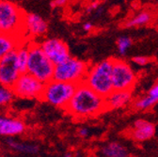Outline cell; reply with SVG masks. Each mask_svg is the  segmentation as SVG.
I'll use <instances>...</instances> for the list:
<instances>
[{
    "label": "cell",
    "mask_w": 158,
    "mask_h": 157,
    "mask_svg": "<svg viewBox=\"0 0 158 157\" xmlns=\"http://www.w3.org/2000/svg\"><path fill=\"white\" fill-rule=\"evenodd\" d=\"M74 119L84 120L97 117L106 111L105 98L86 84L77 85L74 95L64 109Z\"/></svg>",
    "instance_id": "obj_1"
},
{
    "label": "cell",
    "mask_w": 158,
    "mask_h": 157,
    "mask_svg": "<svg viewBox=\"0 0 158 157\" xmlns=\"http://www.w3.org/2000/svg\"><path fill=\"white\" fill-rule=\"evenodd\" d=\"M112 68L113 57L90 65L83 83L106 98L114 90L112 83Z\"/></svg>",
    "instance_id": "obj_2"
},
{
    "label": "cell",
    "mask_w": 158,
    "mask_h": 157,
    "mask_svg": "<svg viewBox=\"0 0 158 157\" xmlns=\"http://www.w3.org/2000/svg\"><path fill=\"white\" fill-rule=\"evenodd\" d=\"M28 62L27 72L34 76L39 81L47 84L54 79L55 65L45 56L40 43L37 42H28Z\"/></svg>",
    "instance_id": "obj_3"
},
{
    "label": "cell",
    "mask_w": 158,
    "mask_h": 157,
    "mask_svg": "<svg viewBox=\"0 0 158 157\" xmlns=\"http://www.w3.org/2000/svg\"><path fill=\"white\" fill-rule=\"evenodd\" d=\"M26 12L16 3L0 0V32L23 40Z\"/></svg>",
    "instance_id": "obj_4"
},
{
    "label": "cell",
    "mask_w": 158,
    "mask_h": 157,
    "mask_svg": "<svg viewBox=\"0 0 158 157\" xmlns=\"http://www.w3.org/2000/svg\"><path fill=\"white\" fill-rule=\"evenodd\" d=\"M89 65L79 58L71 56L64 62L56 65L54 80L79 85L84 82Z\"/></svg>",
    "instance_id": "obj_5"
},
{
    "label": "cell",
    "mask_w": 158,
    "mask_h": 157,
    "mask_svg": "<svg viewBox=\"0 0 158 157\" xmlns=\"http://www.w3.org/2000/svg\"><path fill=\"white\" fill-rule=\"evenodd\" d=\"M77 85L52 80L44 85L42 95V101L56 106L65 109L76 90Z\"/></svg>",
    "instance_id": "obj_6"
},
{
    "label": "cell",
    "mask_w": 158,
    "mask_h": 157,
    "mask_svg": "<svg viewBox=\"0 0 158 157\" xmlns=\"http://www.w3.org/2000/svg\"><path fill=\"white\" fill-rule=\"evenodd\" d=\"M136 82V73L124 60L113 57L112 83L114 90L132 91Z\"/></svg>",
    "instance_id": "obj_7"
},
{
    "label": "cell",
    "mask_w": 158,
    "mask_h": 157,
    "mask_svg": "<svg viewBox=\"0 0 158 157\" xmlns=\"http://www.w3.org/2000/svg\"><path fill=\"white\" fill-rule=\"evenodd\" d=\"M44 85L27 72L22 73L12 87L15 97L20 99H42Z\"/></svg>",
    "instance_id": "obj_8"
},
{
    "label": "cell",
    "mask_w": 158,
    "mask_h": 157,
    "mask_svg": "<svg viewBox=\"0 0 158 157\" xmlns=\"http://www.w3.org/2000/svg\"><path fill=\"white\" fill-rule=\"evenodd\" d=\"M39 43L45 56L55 66L64 62L71 57L69 46L61 39L46 38Z\"/></svg>",
    "instance_id": "obj_9"
},
{
    "label": "cell",
    "mask_w": 158,
    "mask_h": 157,
    "mask_svg": "<svg viewBox=\"0 0 158 157\" xmlns=\"http://www.w3.org/2000/svg\"><path fill=\"white\" fill-rule=\"evenodd\" d=\"M21 74L17 64L16 51L14 50L0 60V85L12 88Z\"/></svg>",
    "instance_id": "obj_10"
},
{
    "label": "cell",
    "mask_w": 158,
    "mask_h": 157,
    "mask_svg": "<svg viewBox=\"0 0 158 157\" xmlns=\"http://www.w3.org/2000/svg\"><path fill=\"white\" fill-rule=\"evenodd\" d=\"M27 130V125L21 118L9 115L0 114V135L13 137L23 134Z\"/></svg>",
    "instance_id": "obj_11"
},
{
    "label": "cell",
    "mask_w": 158,
    "mask_h": 157,
    "mask_svg": "<svg viewBox=\"0 0 158 157\" xmlns=\"http://www.w3.org/2000/svg\"><path fill=\"white\" fill-rule=\"evenodd\" d=\"M48 30V24L44 19L37 13L26 12L24 19L25 36L28 35L33 38L44 37Z\"/></svg>",
    "instance_id": "obj_12"
},
{
    "label": "cell",
    "mask_w": 158,
    "mask_h": 157,
    "mask_svg": "<svg viewBox=\"0 0 158 157\" xmlns=\"http://www.w3.org/2000/svg\"><path fill=\"white\" fill-rule=\"evenodd\" d=\"M154 134L155 125L149 121L139 119L134 122V125L128 134L135 141L143 142L151 139Z\"/></svg>",
    "instance_id": "obj_13"
},
{
    "label": "cell",
    "mask_w": 158,
    "mask_h": 157,
    "mask_svg": "<svg viewBox=\"0 0 158 157\" xmlns=\"http://www.w3.org/2000/svg\"><path fill=\"white\" fill-rule=\"evenodd\" d=\"M132 91L113 90L108 96L105 98L106 111L122 108L131 102Z\"/></svg>",
    "instance_id": "obj_14"
},
{
    "label": "cell",
    "mask_w": 158,
    "mask_h": 157,
    "mask_svg": "<svg viewBox=\"0 0 158 157\" xmlns=\"http://www.w3.org/2000/svg\"><path fill=\"white\" fill-rule=\"evenodd\" d=\"M158 103V83L153 85L148 93L134 102L133 106L136 110H147Z\"/></svg>",
    "instance_id": "obj_15"
},
{
    "label": "cell",
    "mask_w": 158,
    "mask_h": 157,
    "mask_svg": "<svg viewBox=\"0 0 158 157\" xmlns=\"http://www.w3.org/2000/svg\"><path fill=\"white\" fill-rule=\"evenodd\" d=\"M23 43L20 38L0 33V60L9 53L16 50V48Z\"/></svg>",
    "instance_id": "obj_16"
},
{
    "label": "cell",
    "mask_w": 158,
    "mask_h": 157,
    "mask_svg": "<svg viewBox=\"0 0 158 157\" xmlns=\"http://www.w3.org/2000/svg\"><path fill=\"white\" fill-rule=\"evenodd\" d=\"M105 157H128L129 151L126 147L118 142H110L102 148Z\"/></svg>",
    "instance_id": "obj_17"
},
{
    "label": "cell",
    "mask_w": 158,
    "mask_h": 157,
    "mask_svg": "<svg viewBox=\"0 0 158 157\" xmlns=\"http://www.w3.org/2000/svg\"><path fill=\"white\" fill-rule=\"evenodd\" d=\"M8 146L18 152H23V153H29V154H34L39 151V146L33 143H27V142H21L17 141L14 139H8L7 141Z\"/></svg>",
    "instance_id": "obj_18"
},
{
    "label": "cell",
    "mask_w": 158,
    "mask_h": 157,
    "mask_svg": "<svg viewBox=\"0 0 158 157\" xmlns=\"http://www.w3.org/2000/svg\"><path fill=\"white\" fill-rule=\"evenodd\" d=\"M152 13L147 10H143V11H140L139 13H137L136 15H135L130 20H128L125 23L124 27L126 28L142 27V26L149 24L152 21Z\"/></svg>",
    "instance_id": "obj_19"
},
{
    "label": "cell",
    "mask_w": 158,
    "mask_h": 157,
    "mask_svg": "<svg viewBox=\"0 0 158 157\" xmlns=\"http://www.w3.org/2000/svg\"><path fill=\"white\" fill-rule=\"evenodd\" d=\"M16 56H17V64L21 73L27 72V67L28 62V48L27 44H24L23 43L16 48Z\"/></svg>",
    "instance_id": "obj_20"
},
{
    "label": "cell",
    "mask_w": 158,
    "mask_h": 157,
    "mask_svg": "<svg viewBox=\"0 0 158 157\" xmlns=\"http://www.w3.org/2000/svg\"><path fill=\"white\" fill-rule=\"evenodd\" d=\"M15 99V94L12 88L0 85V108L8 107Z\"/></svg>",
    "instance_id": "obj_21"
},
{
    "label": "cell",
    "mask_w": 158,
    "mask_h": 157,
    "mask_svg": "<svg viewBox=\"0 0 158 157\" xmlns=\"http://www.w3.org/2000/svg\"><path fill=\"white\" fill-rule=\"evenodd\" d=\"M133 44V41L131 40V38L127 36H122L117 40L116 45L118 48V51L120 53L121 56H125L130 49V47Z\"/></svg>",
    "instance_id": "obj_22"
},
{
    "label": "cell",
    "mask_w": 158,
    "mask_h": 157,
    "mask_svg": "<svg viewBox=\"0 0 158 157\" xmlns=\"http://www.w3.org/2000/svg\"><path fill=\"white\" fill-rule=\"evenodd\" d=\"M132 61L138 66H145L151 62V58L145 56H135L132 57Z\"/></svg>",
    "instance_id": "obj_23"
},
{
    "label": "cell",
    "mask_w": 158,
    "mask_h": 157,
    "mask_svg": "<svg viewBox=\"0 0 158 157\" xmlns=\"http://www.w3.org/2000/svg\"><path fill=\"white\" fill-rule=\"evenodd\" d=\"M77 134H78V136L82 137V138H85V137H88V136H89V130L87 127H81L80 129L78 130Z\"/></svg>",
    "instance_id": "obj_24"
},
{
    "label": "cell",
    "mask_w": 158,
    "mask_h": 157,
    "mask_svg": "<svg viewBox=\"0 0 158 157\" xmlns=\"http://www.w3.org/2000/svg\"><path fill=\"white\" fill-rule=\"evenodd\" d=\"M67 2L65 0H54V1L50 2L51 8L55 9V8H59V7H62L63 5H65Z\"/></svg>",
    "instance_id": "obj_25"
},
{
    "label": "cell",
    "mask_w": 158,
    "mask_h": 157,
    "mask_svg": "<svg viewBox=\"0 0 158 157\" xmlns=\"http://www.w3.org/2000/svg\"><path fill=\"white\" fill-rule=\"evenodd\" d=\"M99 5H100V2H92V3H90V4L86 8V11H87L88 13H89V12H91V11L97 10L98 7H99Z\"/></svg>",
    "instance_id": "obj_26"
},
{
    "label": "cell",
    "mask_w": 158,
    "mask_h": 157,
    "mask_svg": "<svg viewBox=\"0 0 158 157\" xmlns=\"http://www.w3.org/2000/svg\"><path fill=\"white\" fill-rule=\"evenodd\" d=\"M93 28V25L90 23V22H87V23H84L83 24V29L87 32H89L91 29Z\"/></svg>",
    "instance_id": "obj_27"
},
{
    "label": "cell",
    "mask_w": 158,
    "mask_h": 157,
    "mask_svg": "<svg viewBox=\"0 0 158 157\" xmlns=\"http://www.w3.org/2000/svg\"><path fill=\"white\" fill-rule=\"evenodd\" d=\"M62 157H73V154L71 152H66Z\"/></svg>",
    "instance_id": "obj_28"
},
{
    "label": "cell",
    "mask_w": 158,
    "mask_h": 157,
    "mask_svg": "<svg viewBox=\"0 0 158 157\" xmlns=\"http://www.w3.org/2000/svg\"><path fill=\"white\" fill-rule=\"evenodd\" d=\"M0 157H3V155L1 154V152H0Z\"/></svg>",
    "instance_id": "obj_29"
},
{
    "label": "cell",
    "mask_w": 158,
    "mask_h": 157,
    "mask_svg": "<svg viewBox=\"0 0 158 157\" xmlns=\"http://www.w3.org/2000/svg\"><path fill=\"white\" fill-rule=\"evenodd\" d=\"M0 33H1V32H0Z\"/></svg>",
    "instance_id": "obj_30"
}]
</instances>
